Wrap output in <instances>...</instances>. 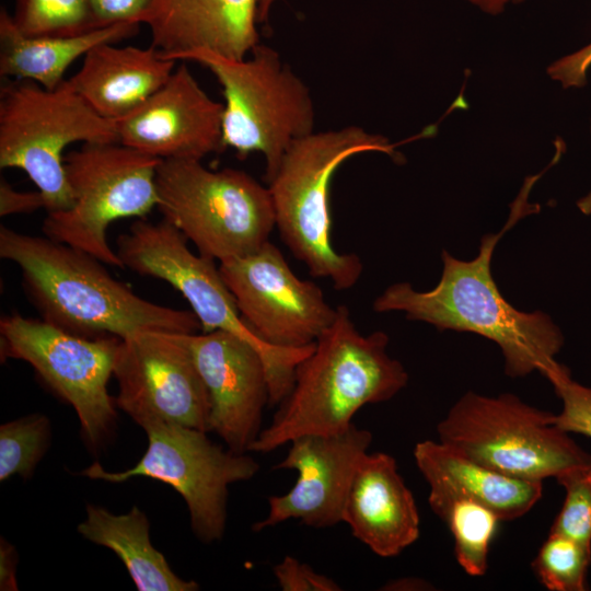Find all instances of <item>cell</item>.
Instances as JSON below:
<instances>
[{
	"label": "cell",
	"mask_w": 591,
	"mask_h": 591,
	"mask_svg": "<svg viewBox=\"0 0 591 591\" xmlns=\"http://www.w3.org/2000/svg\"><path fill=\"white\" fill-rule=\"evenodd\" d=\"M276 0H260V5L265 10H269Z\"/></svg>",
	"instance_id": "38"
},
{
	"label": "cell",
	"mask_w": 591,
	"mask_h": 591,
	"mask_svg": "<svg viewBox=\"0 0 591 591\" xmlns=\"http://www.w3.org/2000/svg\"><path fill=\"white\" fill-rule=\"evenodd\" d=\"M0 335L1 357L30 363L42 381L73 407L89 444L101 447L116 420L107 384L120 338L84 337L19 313L1 318Z\"/></svg>",
	"instance_id": "12"
},
{
	"label": "cell",
	"mask_w": 591,
	"mask_h": 591,
	"mask_svg": "<svg viewBox=\"0 0 591 591\" xmlns=\"http://www.w3.org/2000/svg\"><path fill=\"white\" fill-rule=\"evenodd\" d=\"M175 62L152 46L104 43L85 54L81 68L67 81L99 115L116 123L165 84Z\"/></svg>",
	"instance_id": "20"
},
{
	"label": "cell",
	"mask_w": 591,
	"mask_h": 591,
	"mask_svg": "<svg viewBox=\"0 0 591 591\" xmlns=\"http://www.w3.org/2000/svg\"><path fill=\"white\" fill-rule=\"evenodd\" d=\"M521 216L513 209L500 232L484 235L474 259L460 260L443 251L442 275L433 289L417 291L408 282L394 283L374 300L373 310L403 312L407 320L429 323L440 332L475 333L499 346L508 376L537 371L548 379L564 368L555 359L564 345L559 327L546 313L513 308L491 275L494 250Z\"/></svg>",
	"instance_id": "2"
},
{
	"label": "cell",
	"mask_w": 591,
	"mask_h": 591,
	"mask_svg": "<svg viewBox=\"0 0 591 591\" xmlns=\"http://www.w3.org/2000/svg\"><path fill=\"white\" fill-rule=\"evenodd\" d=\"M426 580L420 578H399L389 581L382 590H403V591H413V590H429L432 588Z\"/></svg>",
	"instance_id": "35"
},
{
	"label": "cell",
	"mask_w": 591,
	"mask_h": 591,
	"mask_svg": "<svg viewBox=\"0 0 591 591\" xmlns=\"http://www.w3.org/2000/svg\"><path fill=\"white\" fill-rule=\"evenodd\" d=\"M184 339L209 394V431L232 452H250L269 405L267 369L260 354L225 331L185 334Z\"/></svg>",
	"instance_id": "16"
},
{
	"label": "cell",
	"mask_w": 591,
	"mask_h": 591,
	"mask_svg": "<svg viewBox=\"0 0 591 591\" xmlns=\"http://www.w3.org/2000/svg\"><path fill=\"white\" fill-rule=\"evenodd\" d=\"M555 414L511 393L486 396L467 392L437 425L439 441L475 462L513 477L543 482L567 468L591 464Z\"/></svg>",
	"instance_id": "9"
},
{
	"label": "cell",
	"mask_w": 591,
	"mask_h": 591,
	"mask_svg": "<svg viewBox=\"0 0 591 591\" xmlns=\"http://www.w3.org/2000/svg\"><path fill=\"white\" fill-rule=\"evenodd\" d=\"M12 19L32 37H69L99 28L89 0H15Z\"/></svg>",
	"instance_id": "25"
},
{
	"label": "cell",
	"mask_w": 591,
	"mask_h": 591,
	"mask_svg": "<svg viewBox=\"0 0 591 591\" xmlns=\"http://www.w3.org/2000/svg\"><path fill=\"white\" fill-rule=\"evenodd\" d=\"M259 0H154L151 46L171 60L195 53L244 59L259 44Z\"/></svg>",
	"instance_id": "18"
},
{
	"label": "cell",
	"mask_w": 591,
	"mask_h": 591,
	"mask_svg": "<svg viewBox=\"0 0 591 591\" xmlns=\"http://www.w3.org/2000/svg\"><path fill=\"white\" fill-rule=\"evenodd\" d=\"M184 60L201 63L217 78L225 102L223 147L234 149L240 158L260 152L268 184L291 143L314 132L315 111L308 86L275 49L262 44L250 58L195 53Z\"/></svg>",
	"instance_id": "7"
},
{
	"label": "cell",
	"mask_w": 591,
	"mask_h": 591,
	"mask_svg": "<svg viewBox=\"0 0 591 591\" xmlns=\"http://www.w3.org/2000/svg\"><path fill=\"white\" fill-rule=\"evenodd\" d=\"M158 209L198 253L228 260L258 250L276 227L268 187L235 169L211 171L199 160H161Z\"/></svg>",
	"instance_id": "6"
},
{
	"label": "cell",
	"mask_w": 591,
	"mask_h": 591,
	"mask_svg": "<svg viewBox=\"0 0 591 591\" xmlns=\"http://www.w3.org/2000/svg\"><path fill=\"white\" fill-rule=\"evenodd\" d=\"M282 591H340L341 588L329 577L316 572L309 565L292 556H286L273 568Z\"/></svg>",
	"instance_id": "30"
},
{
	"label": "cell",
	"mask_w": 591,
	"mask_h": 591,
	"mask_svg": "<svg viewBox=\"0 0 591 591\" xmlns=\"http://www.w3.org/2000/svg\"><path fill=\"white\" fill-rule=\"evenodd\" d=\"M296 368L292 387L250 452L268 453L304 434L346 430L360 408L390 401L408 382L387 351L389 336L362 335L346 305Z\"/></svg>",
	"instance_id": "3"
},
{
	"label": "cell",
	"mask_w": 591,
	"mask_h": 591,
	"mask_svg": "<svg viewBox=\"0 0 591 591\" xmlns=\"http://www.w3.org/2000/svg\"><path fill=\"white\" fill-rule=\"evenodd\" d=\"M591 67V43L554 61L548 68V76L559 82L564 89L582 88Z\"/></svg>",
	"instance_id": "32"
},
{
	"label": "cell",
	"mask_w": 591,
	"mask_h": 591,
	"mask_svg": "<svg viewBox=\"0 0 591 591\" xmlns=\"http://www.w3.org/2000/svg\"><path fill=\"white\" fill-rule=\"evenodd\" d=\"M343 522L354 537L384 558L399 555L418 540V508L392 455L367 452L360 459L346 497Z\"/></svg>",
	"instance_id": "19"
},
{
	"label": "cell",
	"mask_w": 591,
	"mask_h": 591,
	"mask_svg": "<svg viewBox=\"0 0 591 591\" xmlns=\"http://www.w3.org/2000/svg\"><path fill=\"white\" fill-rule=\"evenodd\" d=\"M96 26L120 23H146L154 0H89Z\"/></svg>",
	"instance_id": "31"
},
{
	"label": "cell",
	"mask_w": 591,
	"mask_h": 591,
	"mask_svg": "<svg viewBox=\"0 0 591 591\" xmlns=\"http://www.w3.org/2000/svg\"><path fill=\"white\" fill-rule=\"evenodd\" d=\"M18 553L7 540H0V590L16 591Z\"/></svg>",
	"instance_id": "34"
},
{
	"label": "cell",
	"mask_w": 591,
	"mask_h": 591,
	"mask_svg": "<svg viewBox=\"0 0 591 591\" xmlns=\"http://www.w3.org/2000/svg\"><path fill=\"white\" fill-rule=\"evenodd\" d=\"M555 478L566 496L549 533L591 547V464L572 466Z\"/></svg>",
	"instance_id": "28"
},
{
	"label": "cell",
	"mask_w": 591,
	"mask_h": 591,
	"mask_svg": "<svg viewBox=\"0 0 591 591\" xmlns=\"http://www.w3.org/2000/svg\"><path fill=\"white\" fill-rule=\"evenodd\" d=\"M148 449L135 466L107 472L93 463L80 474L92 479L123 483L149 477L172 486L186 502L190 526L202 543L220 541L227 526L229 486L253 478L258 462L215 444L207 432L176 424L154 422L143 427Z\"/></svg>",
	"instance_id": "11"
},
{
	"label": "cell",
	"mask_w": 591,
	"mask_h": 591,
	"mask_svg": "<svg viewBox=\"0 0 591 591\" xmlns=\"http://www.w3.org/2000/svg\"><path fill=\"white\" fill-rule=\"evenodd\" d=\"M150 523L137 507L114 514L94 505L77 530L88 541L113 551L125 565L139 591H196L199 584L176 576L161 552L150 542Z\"/></svg>",
	"instance_id": "23"
},
{
	"label": "cell",
	"mask_w": 591,
	"mask_h": 591,
	"mask_svg": "<svg viewBox=\"0 0 591 591\" xmlns=\"http://www.w3.org/2000/svg\"><path fill=\"white\" fill-rule=\"evenodd\" d=\"M0 256L18 265L42 318L84 337L120 339L143 331L195 334L194 312L150 302L96 257L68 244L0 227Z\"/></svg>",
	"instance_id": "1"
},
{
	"label": "cell",
	"mask_w": 591,
	"mask_h": 591,
	"mask_svg": "<svg viewBox=\"0 0 591 591\" xmlns=\"http://www.w3.org/2000/svg\"><path fill=\"white\" fill-rule=\"evenodd\" d=\"M74 142H118L116 123L99 115L67 80L55 90L18 79L1 85L0 167L25 172L47 213L73 205L63 152Z\"/></svg>",
	"instance_id": "5"
},
{
	"label": "cell",
	"mask_w": 591,
	"mask_h": 591,
	"mask_svg": "<svg viewBox=\"0 0 591 591\" xmlns=\"http://www.w3.org/2000/svg\"><path fill=\"white\" fill-rule=\"evenodd\" d=\"M548 381L563 402L561 412L555 414L554 424L568 433L591 438V387L573 381L566 366Z\"/></svg>",
	"instance_id": "29"
},
{
	"label": "cell",
	"mask_w": 591,
	"mask_h": 591,
	"mask_svg": "<svg viewBox=\"0 0 591 591\" xmlns=\"http://www.w3.org/2000/svg\"><path fill=\"white\" fill-rule=\"evenodd\" d=\"M50 421L32 414L0 426V480L19 475L30 478L49 448Z\"/></svg>",
	"instance_id": "26"
},
{
	"label": "cell",
	"mask_w": 591,
	"mask_h": 591,
	"mask_svg": "<svg viewBox=\"0 0 591 591\" xmlns=\"http://www.w3.org/2000/svg\"><path fill=\"white\" fill-rule=\"evenodd\" d=\"M160 161L120 142L83 143L70 151L65 170L73 205L47 213L42 227L45 236L124 268L107 242V228L119 219H143L158 206Z\"/></svg>",
	"instance_id": "10"
},
{
	"label": "cell",
	"mask_w": 591,
	"mask_h": 591,
	"mask_svg": "<svg viewBox=\"0 0 591 591\" xmlns=\"http://www.w3.org/2000/svg\"><path fill=\"white\" fill-rule=\"evenodd\" d=\"M414 459L429 485V494L473 500L501 521L521 518L543 496V482L506 475L440 441L418 442Z\"/></svg>",
	"instance_id": "21"
},
{
	"label": "cell",
	"mask_w": 591,
	"mask_h": 591,
	"mask_svg": "<svg viewBox=\"0 0 591 591\" xmlns=\"http://www.w3.org/2000/svg\"><path fill=\"white\" fill-rule=\"evenodd\" d=\"M364 152L402 158L387 138L358 126L312 132L291 143L268 183L281 240L311 276L331 280L336 290L352 288L363 265L333 246L331 183L347 159Z\"/></svg>",
	"instance_id": "4"
},
{
	"label": "cell",
	"mask_w": 591,
	"mask_h": 591,
	"mask_svg": "<svg viewBox=\"0 0 591 591\" xmlns=\"http://www.w3.org/2000/svg\"><path fill=\"white\" fill-rule=\"evenodd\" d=\"M431 510L448 525L454 555L470 576L482 577L488 568L491 541L501 521L491 510L462 497L428 496Z\"/></svg>",
	"instance_id": "24"
},
{
	"label": "cell",
	"mask_w": 591,
	"mask_h": 591,
	"mask_svg": "<svg viewBox=\"0 0 591 591\" xmlns=\"http://www.w3.org/2000/svg\"><path fill=\"white\" fill-rule=\"evenodd\" d=\"M45 209V200L39 190L19 192L5 179L0 181V216L28 213Z\"/></svg>",
	"instance_id": "33"
},
{
	"label": "cell",
	"mask_w": 591,
	"mask_h": 591,
	"mask_svg": "<svg viewBox=\"0 0 591 591\" xmlns=\"http://www.w3.org/2000/svg\"><path fill=\"white\" fill-rule=\"evenodd\" d=\"M138 23H120L69 37H32L22 34L5 8L0 11V74L27 80L55 90L67 69L93 47L115 44L137 34Z\"/></svg>",
	"instance_id": "22"
},
{
	"label": "cell",
	"mask_w": 591,
	"mask_h": 591,
	"mask_svg": "<svg viewBox=\"0 0 591 591\" xmlns=\"http://www.w3.org/2000/svg\"><path fill=\"white\" fill-rule=\"evenodd\" d=\"M222 115L223 104L182 63L141 106L116 121L118 142L160 160L200 161L225 149Z\"/></svg>",
	"instance_id": "17"
},
{
	"label": "cell",
	"mask_w": 591,
	"mask_h": 591,
	"mask_svg": "<svg viewBox=\"0 0 591 591\" xmlns=\"http://www.w3.org/2000/svg\"><path fill=\"white\" fill-rule=\"evenodd\" d=\"M471 4L477 7L485 13L497 15L500 14L509 1L511 0H466ZM513 1V0H512Z\"/></svg>",
	"instance_id": "36"
},
{
	"label": "cell",
	"mask_w": 591,
	"mask_h": 591,
	"mask_svg": "<svg viewBox=\"0 0 591 591\" xmlns=\"http://www.w3.org/2000/svg\"><path fill=\"white\" fill-rule=\"evenodd\" d=\"M219 270L243 321L271 346L309 347L336 317L322 289L299 278L269 241L251 254L220 262Z\"/></svg>",
	"instance_id": "14"
},
{
	"label": "cell",
	"mask_w": 591,
	"mask_h": 591,
	"mask_svg": "<svg viewBox=\"0 0 591 591\" xmlns=\"http://www.w3.org/2000/svg\"><path fill=\"white\" fill-rule=\"evenodd\" d=\"M591 131V126H590ZM578 209L586 216L591 215V190L577 201Z\"/></svg>",
	"instance_id": "37"
},
{
	"label": "cell",
	"mask_w": 591,
	"mask_h": 591,
	"mask_svg": "<svg viewBox=\"0 0 591 591\" xmlns=\"http://www.w3.org/2000/svg\"><path fill=\"white\" fill-rule=\"evenodd\" d=\"M372 439L369 430L351 424L338 433L304 434L292 440L285 459L273 468L297 471V482L285 495L268 498L267 515L253 524V531L291 519L315 529L343 522L352 476Z\"/></svg>",
	"instance_id": "15"
},
{
	"label": "cell",
	"mask_w": 591,
	"mask_h": 591,
	"mask_svg": "<svg viewBox=\"0 0 591 591\" xmlns=\"http://www.w3.org/2000/svg\"><path fill=\"white\" fill-rule=\"evenodd\" d=\"M124 268L169 282L188 301L201 333L225 331L251 344L262 356L268 375L269 406L289 394L297 366L314 344L299 349L280 348L263 341L243 321L235 299L213 259L196 255L187 239L166 220L139 219L117 239Z\"/></svg>",
	"instance_id": "8"
},
{
	"label": "cell",
	"mask_w": 591,
	"mask_h": 591,
	"mask_svg": "<svg viewBox=\"0 0 591 591\" xmlns=\"http://www.w3.org/2000/svg\"><path fill=\"white\" fill-rule=\"evenodd\" d=\"M514 2H521V1H524V0H513Z\"/></svg>",
	"instance_id": "39"
},
{
	"label": "cell",
	"mask_w": 591,
	"mask_h": 591,
	"mask_svg": "<svg viewBox=\"0 0 591 591\" xmlns=\"http://www.w3.org/2000/svg\"><path fill=\"white\" fill-rule=\"evenodd\" d=\"M184 335L143 331L120 339L114 402L142 428L167 422L209 431V394Z\"/></svg>",
	"instance_id": "13"
},
{
	"label": "cell",
	"mask_w": 591,
	"mask_h": 591,
	"mask_svg": "<svg viewBox=\"0 0 591 591\" xmlns=\"http://www.w3.org/2000/svg\"><path fill=\"white\" fill-rule=\"evenodd\" d=\"M591 547L549 533L532 561V570L549 591H584Z\"/></svg>",
	"instance_id": "27"
}]
</instances>
